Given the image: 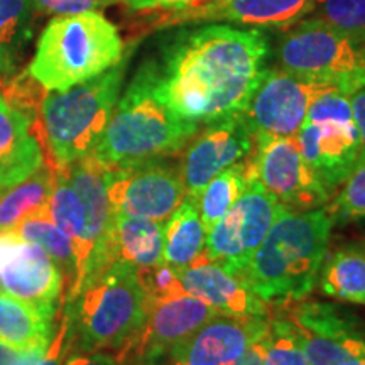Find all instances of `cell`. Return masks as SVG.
<instances>
[{
	"mask_svg": "<svg viewBox=\"0 0 365 365\" xmlns=\"http://www.w3.org/2000/svg\"><path fill=\"white\" fill-rule=\"evenodd\" d=\"M112 213L166 222L185 200L180 164L166 158L145 159L105 170Z\"/></svg>",
	"mask_w": 365,
	"mask_h": 365,
	"instance_id": "9",
	"label": "cell"
},
{
	"mask_svg": "<svg viewBox=\"0 0 365 365\" xmlns=\"http://www.w3.org/2000/svg\"><path fill=\"white\" fill-rule=\"evenodd\" d=\"M124 59V41L100 11L56 16L41 33L29 75L48 91H65Z\"/></svg>",
	"mask_w": 365,
	"mask_h": 365,
	"instance_id": "5",
	"label": "cell"
},
{
	"mask_svg": "<svg viewBox=\"0 0 365 365\" xmlns=\"http://www.w3.org/2000/svg\"><path fill=\"white\" fill-rule=\"evenodd\" d=\"M63 282L61 271L43 247L12 230L0 232V291L54 317Z\"/></svg>",
	"mask_w": 365,
	"mask_h": 365,
	"instance_id": "14",
	"label": "cell"
},
{
	"mask_svg": "<svg viewBox=\"0 0 365 365\" xmlns=\"http://www.w3.org/2000/svg\"><path fill=\"white\" fill-rule=\"evenodd\" d=\"M318 284L323 294L365 304L364 245H344L333 250L319 267Z\"/></svg>",
	"mask_w": 365,
	"mask_h": 365,
	"instance_id": "24",
	"label": "cell"
},
{
	"mask_svg": "<svg viewBox=\"0 0 365 365\" xmlns=\"http://www.w3.org/2000/svg\"><path fill=\"white\" fill-rule=\"evenodd\" d=\"M249 185L247 161L227 168L205 186L198 196L200 217L207 232L234 207Z\"/></svg>",
	"mask_w": 365,
	"mask_h": 365,
	"instance_id": "27",
	"label": "cell"
},
{
	"mask_svg": "<svg viewBox=\"0 0 365 365\" xmlns=\"http://www.w3.org/2000/svg\"><path fill=\"white\" fill-rule=\"evenodd\" d=\"M255 137L244 113L210 122L182 149L180 171L186 196L198 200L205 186L227 168L247 161Z\"/></svg>",
	"mask_w": 365,
	"mask_h": 365,
	"instance_id": "13",
	"label": "cell"
},
{
	"mask_svg": "<svg viewBox=\"0 0 365 365\" xmlns=\"http://www.w3.org/2000/svg\"><path fill=\"white\" fill-rule=\"evenodd\" d=\"M202 129L178 117L156 97L153 63L145 61L113 108L107 129L90 154L107 166H120L181 153Z\"/></svg>",
	"mask_w": 365,
	"mask_h": 365,
	"instance_id": "4",
	"label": "cell"
},
{
	"mask_svg": "<svg viewBox=\"0 0 365 365\" xmlns=\"http://www.w3.org/2000/svg\"><path fill=\"white\" fill-rule=\"evenodd\" d=\"M70 357L65 359L63 365H125L117 355H108L105 352L93 354H68Z\"/></svg>",
	"mask_w": 365,
	"mask_h": 365,
	"instance_id": "38",
	"label": "cell"
},
{
	"mask_svg": "<svg viewBox=\"0 0 365 365\" xmlns=\"http://www.w3.org/2000/svg\"><path fill=\"white\" fill-rule=\"evenodd\" d=\"M33 9L38 12L53 14V16H75L102 9L120 2V0H31Z\"/></svg>",
	"mask_w": 365,
	"mask_h": 365,
	"instance_id": "34",
	"label": "cell"
},
{
	"mask_svg": "<svg viewBox=\"0 0 365 365\" xmlns=\"http://www.w3.org/2000/svg\"><path fill=\"white\" fill-rule=\"evenodd\" d=\"M173 364H176V362H173ZM176 365H181V364H176Z\"/></svg>",
	"mask_w": 365,
	"mask_h": 365,
	"instance_id": "40",
	"label": "cell"
},
{
	"mask_svg": "<svg viewBox=\"0 0 365 365\" xmlns=\"http://www.w3.org/2000/svg\"><path fill=\"white\" fill-rule=\"evenodd\" d=\"M70 354L115 350L120 360L130 349L149 314V301L139 271L113 262L88 277L78 294L66 301Z\"/></svg>",
	"mask_w": 365,
	"mask_h": 365,
	"instance_id": "2",
	"label": "cell"
},
{
	"mask_svg": "<svg viewBox=\"0 0 365 365\" xmlns=\"http://www.w3.org/2000/svg\"><path fill=\"white\" fill-rule=\"evenodd\" d=\"M180 27L150 59L156 97L198 125L244 113L267 70L266 33L223 22Z\"/></svg>",
	"mask_w": 365,
	"mask_h": 365,
	"instance_id": "1",
	"label": "cell"
},
{
	"mask_svg": "<svg viewBox=\"0 0 365 365\" xmlns=\"http://www.w3.org/2000/svg\"><path fill=\"white\" fill-rule=\"evenodd\" d=\"M125 70L127 59H122L85 83L46 95L38 115L46 166H68L93 150L120 98Z\"/></svg>",
	"mask_w": 365,
	"mask_h": 365,
	"instance_id": "6",
	"label": "cell"
},
{
	"mask_svg": "<svg viewBox=\"0 0 365 365\" xmlns=\"http://www.w3.org/2000/svg\"><path fill=\"white\" fill-rule=\"evenodd\" d=\"M163 245L164 222L112 213L103 239L91 250L83 281L113 262H127L137 269L158 266L163 262Z\"/></svg>",
	"mask_w": 365,
	"mask_h": 365,
	"instance_id": "18",
	"label": "cell"
},
{
	"mask_svg": "<svg viewBox=\"0 0 365 365\" xmlns=\"http://www.w3.org/2000/svg\"><path fill=\"white\" fill-rule=\"evenodd\" d=\"M130 11L148 12V11H166L175 12L182 9L196 7L200 4L208 2V0H120Z\"/></svg>",
	"mask_w": 365,
	"mask_h": 365,
	"instance_id": "36",
	"label": "cell"
},
{
	"mask_svg": "<svg viewBox=\"0 0 365 365\" xmlns=\"http://www.w3.org/2000/svg\"><path fill=\"white\" fill-rule=\"evenodd\" d=\"M327 90L335 88L282 68L266 70L244 117L255 139L296 137L307 120L309 105Z\"/></svg>",
	"mask_w": 365,
	"mask_h": 365,
	"instance_id": "12",
	"label": "cell"
},
{
	"mask_svg": "<svg viewBox=\"0 0 365 365\" xmlns=\"http://www.w3.org/2000/svg\"><path fill=\"white\" fill-rule=\"evenodd\" d=\"M333 225L325 208L284 213L240 276L267 304L304 299L318 279Z\"/></svg>",
	"mask_w": 365,
	"mask_h": 365,
	"instance_id": "3",
	"label": "cell"
},
{
	"mask_svg": "<svg viewBox=\"0 0 365 365\" xmlns=\"http://www.w3.org/2000/svg\"><path fill=\"white\" fill-rule=\"evenodd\" d=\"M12 232H16L26 242H33V244H38L39 247H43L49 254V257L56 262L63 277L70 282V287L73 286L76 277L75 252H73L70 239L51 220L48 207L39 210L34 215L27 217Z\"/></svg>",
	"mask_w": 365,
	"mask_h": 365,
	"instance_id": "26",
	"label": "cell"
},
{
	"mask_svg": "<svg viewBox=\"0 0 365 365\" xmlns=\"http://www.w3.org/2000/svg\"><path fill=\"white\" fill-rule=\"evenodd\" d=\"M217 313L188 293L153 304L144 328L120 360L124 364L127 359L145 365L154 364L164 355H171L178 345L185 344Z\"/></svg>",
	"mask_w": 365,
	"mask_h": 365,
	"instance_id": "15",
	"label": "cell"
},
{
	"mask_svg": "<svg viewBox=\"0 0 365 365\" xmlns=\"http://www.w3.org/2000/svg\"><path fill=\"white\" fill-rule=\"evenodd\" d=\"M105 170H107V164H103L93 154H86L78 161L65 166L68 181L85 205L86 237H88L91 250L103 239L108 223L112 220Z\"/></svg>",
	"mask_w": 365,
	"mask_h": 365,
	"instance_id": "21",
	"label": "cell"
},
{
	"mask_svg": "<svg viewBox=\"0 0 365 365\" xmlns=\"http://www.w3.org/2000/svg\"><path fill=\"white\" fill-rule=\"evenodd\" d=\"M137 271H139L140 284H143L145 296H148L149 308L153 304L161 303V301L186 294L180 271H176L175 267H171L164 261L158 266L137 269Z\"/></svg>",
	"mask_w": 365,
	"mask_h": 365,
	"instance_id": "33",
	"label": "cell"
},
{
	"mask_svg": "<svg viewBox=\"0 0 365 365\" xmlns=\"http://www.w3.org/2000/svg\"><path fill=\"white\" fill-rule=\"evenodd\" d=\"M53 171L54 186L48 202L49 215L59 230L70 239L76 259V277L73 286L68 289L66 296V301H70L78 294L81 282H83L91 247L88 244V237H86V210L83 202L68 181L65 166L54 168Z\"/></svg>",
	"mask_w": 365,
	"mask_h": 365,
	"instance_id": "20",
	"label": "cell"
},
{
	"mask_svg": "<svg viewBox=\"0 0 365 365\" xmlns=\"http://www.w3.org/2000/svg\"><path fill=\"white\" fill-rule=\"evenodd\" d=\"M171 365H176V364H173V362H171Z\"/></svg>",
	"mask_w": 365,
	"mask_h": 365,
	"instance_id": "41",
	"label": "cell"
},
{
	"mask_svg": "<svg viewBox=\"0 0 365 365\" xmlns=\"http://www.w3.org/2000/svg\"><path fill=\"white\" fill-rule=\"evenodd\" d=\"M317 17L357 44H365V0H314Z\"/></svg>",
	"mask_w": 365,
	"mask_h": 365,
	"instance_id": "30",
	"label": "cell"
},
{
	"mask_svg": "<svg viewBox=\"0 0 365 365\" xmlns=\"http://www.w3.org/2000/svg\"><path fill=\"white\" fill-rule=\"evenodd\" d=\"M36 135V118L14 108L0 95V161Z\"/></svg>",
	"mask_w": 365,
	"mask_h": 365,
	"instance_id": "32",
	"label": "cell"
},
{
	"mask_svg": "<svg viewBox=\"0 0 365 365\" xmlns=\"http://www.w3.org/2000/svg\"><path fill=\"white\" fill-rule=\"evenodd\" d=\"M264 365H309L296 327L289 318H269L264 335L254 344Z\"/></svg>",
	"mask_w": 365,
	"mask_h": 365,
	"instance_id": "28",
	"label": "cell"
},
{
	"mask_svg": "<svg viewBox=\"0 0 365 365\" xmlns=\"http://www.w3.org/2000/svg\"><path fill=\"white\" fill-rule=\"evenodd\" d=\"M247 178L294 213L327 205L331 196L304 161L296 137L255 139Z\"/></svg>",
	"mask_w": 365,
	"mask_h": 365,
	"instance_id": "11",
	"label": "cell"
},
{
	"mask_svg": "<svg viewBox=\"0 0 365 365\" xmlns=\"http://www.w3.org/2000/svg\"><path fill=\"white\" fill-rule=\"evenodd\" d=\"M207 228L200 217L198 200L185 196L175 213L164 222L163 261L182 271L203 252Z\"/></svg>",
	"mask_w": 365,
	"mask_h": 365,
	"instance_id": "22",
	"label": "cell"
},
{
	"mask_svg": "<svg viewBox=\"0 0 365 365\" xmlns=\"http://www.w3.org/2000/svg\"><path fill=\"white\" fill-rule=\"evenodd\" d=\"M31 11H34L31 0H0V75L16 65V56L29 27Z\"/></svg>",
	"mask_w": 365,
	"mask_h": 365,
	"instance_id": "29",
	"label": "cell"
},
{
	"mask_svg": "<svg viewBox=\"0 0 365 365\" xmlns=\"http://www.w3.org/2000/svg\"><path fill=\"white\" fill-rule=\"evenodd\" d=\"M54 186V171L43 166L19 185L0 191V232L14 230L27 217L48 207Z\"/></svg>",
	"mask_w": 365,
	"mask_h": 365,
	"instance_id": "25",
	"label": "cell"
},
{
	"mask_svg": "<svg viewBox=\"0 0 365 365\" xmlns=\"http://www.w3.org/2000/svg\"><path fill=\"white\" fill-rule=\"evenodd\" d=\"M54 317L34 304L0 291V339L16 349L49 345L54 336Z\"/></svg>",
	"mask_w": 365,
	"mask_h": 365,
	"instance_id": "23",
	"label": "cell"
},
{
	"mask_svg": "<svg viewBox=\"0 0 365 365\" xmlns=\"http://www.w3.org/2000/svg\"><path fill=\"white\" fill-rule=\"evenodd\" d=\"M325 210L333 222H349L365 217V158H360L350 175Z\"/></svg>",
	"mask_w": 365,
	"mask_h": 365,
	"instance_id": "31",
	"label": "cell"
},
{
	"mask_svg": "<svg viewBox=\"0 0 365 365\" xmlns=\"http://www.w3.org/2000/svg\"><path fill=\"white\" fill-rule=\"evenodd\" d=\"M291 212L271 193L249 181L228 212L207 232L203 254L230 272L242 274L279 217Z\"/></svg>",
	"mask_w": 365,
	"mask_h": 365,
	"instance_id": "10",
	"label": "cell"
},
{
	"mask_svg": "<svg viewBox=\"0 0 365 365\" xmlns=\"http://www.w3.org/2000/svg\"><path fill=\"white\" fill-rule=\"evenodd\" d=\"M304 161L333 195L360 159V137L350 95L339 90L319 93L296 134Z\"/></svg>",
	"mask_w": 365,
	"mask_h": 365,
	"instance_id": "8",
	"label": "cell"
},
{
	"mask_svg": "<svg viewBox=\"0 0 365 365\" xmlns=\"http://www.w3.org/2000/svg\"><path fill=\"white\" fill-rule=\"evenodd\" d=\"M314 0H208L196 7L168 12L159 27L202 22H234L261 29H287L312 14Z\"/></svg>",
	"mask_w": 365,
	"mask_h": 365,
	"instance_id": "16",
	"label": "cell"
},
{
	"mask_svg": "<svg viewBox=\"0 0 365 365\" xmlns=\"http://www.w3.org/2000/svg\"><path fill=\"white\" fill-rule=\"evenodd\" d=\"M21 352V349H16L0 339V365H16Z\"/></svg>",
	"mask_w": 365,
	"mask_h": 365,
	"instance_id": "39",
	"label": "cell"
},
{
	"mask_svg": "<svg viewBox=\"0 0 365 365\" xmlns=\"http://www.w3.org/2000/svg\"><path fill=\"white\" fill-rule=\"evenodd\" d=\"M185 291L215 312L234 317L269 318V304L250 289L240 274L230 272L203 252L180 272Z\"/></svg>",
	"mask_w": 365,
	"mask_h": 365,
	"instance_id": "19",
	"label": "cell"
},
{
	"mask_svg": "<svg viewBox=\"0 0 365 365\" xmlns=\"http://www.w3.org/2000/svg\"><path fill=\"white\" fill-rule=\"evenodd\" d=\"M68 331H70V327H68V318L65 314L61 319V325H59V330L56 331V335L53 336L48 350H46L43 359H41L36 365H63L65 359L68 357V354H70Z\"/></svg>",
	"mask_w": 365,
	"mask_h": 365,
	"instance_id": "35",
	"label": "cell"
},
{
	"mask_svg": "<svg viewBox=\"0 0 365 365\" xmlns=\"http://www.w3.org/2000/svg\"><path fill=\"white\" fill-rule=\"evenodd\" d=\"M354 122L360 137V158H365V86L350 95Z\"/></svg>",
	"mask_w": 365,
	"mask_h": 365,
	"instance_id": "37",
	"label": "cell"
},
{
	"mask_svg": "<svg viewBox=\"0 0 365 365\" xmlns=\"http://www.w3.org/2000/svg\"><path fill=\"white\" fill-rule=\"evenodd\" d=\"M282 70L352 95L365 86V44H357L319 17L301 19L277 46Z\"/></svg>",
	"mask_w": 365,
	"mask_h": 365,
	"instance_id": "7",
	"label": "cell"
},
{
	"mask_svg": "<svg viewBox=\"0 0 365 365\" xmlns=\"http://www.w3.org/2000/svg\"><path fill=\"white\" fill-rule=\"evenodd\" d=\"M269 318L217 313L185 344L173 350L181 365H232L264 335Z\"/></svg>",
	"mask_w": 365,
	"mask_h": 365,
	"instance_id": "17",
	"label": "cell"
}]
</instances>
